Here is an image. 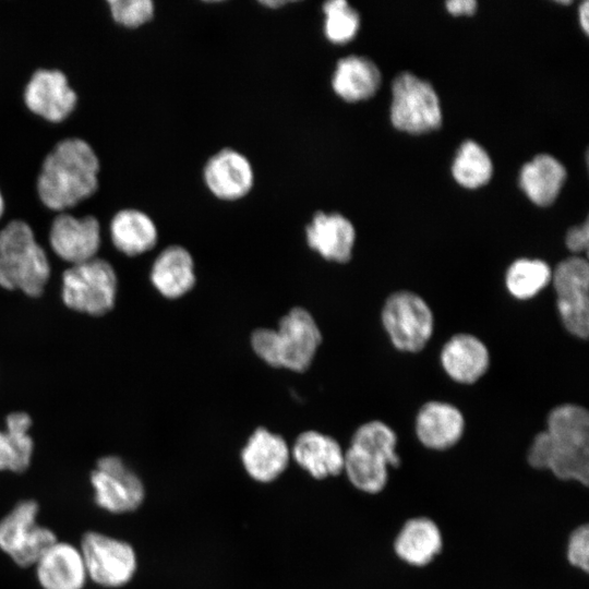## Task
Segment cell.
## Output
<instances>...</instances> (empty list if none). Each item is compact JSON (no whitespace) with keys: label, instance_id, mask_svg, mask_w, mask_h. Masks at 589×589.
Instances as JSON below:
<instances>
[{"label":"cell","instance_id":"cell-1","mask_svg":"<svg viewBox=\"0 0 589 589\" xmlns=\"http://www.w3.org/2000/svg\"><path fill=\"white\" fill-rule=\"evenodd\" d=\"M100 161L79 136L57 141L43 157L35 181L37 196L51 213L70 212L98 190Z\"/></svg>","mask_w":589,"mask_h":589},{"label":"cell","instance_id":"cell-2","mask_svg":"<svg viewBox=\"0 0 589 589\" xmlns=\"http://www.w3.org/2000/svg\"><path fill=\"white\" fill-rule=\"evenodd\" d=\"M534 469L550 470L556 478L589 482V413L575 404L553 408L546 419V430L538 433L527 454Z\"/></svg>","mask_w":589,"mask_h":589},{"label":"cell","instance_id":"cell-3","mask_svg":"<svg viewBox=\"0 0 589 589\" xmlns=\"http://www.w3.org/2000/svg\"><path fill=\"white\" fill-rule=\"evenodd\" d=\"M50 273L49 257L33 226L24 218L9 219L0 228V287L36 298Z\"/></svg>","mask_w":589,"mask_h":589},{"label":"cell","instance_id":"cell-4","mask_svg":"<svg viewBox=\"0 0 589 589\" xmlns=\"http://www.w3.org/2000/svg\"><path fill=\"white\" fill-rule=\"evenodd\" d=\"M322 342V334L312 314L301 308L290 309L276 329L257 328L250 337L254 353L273 368L293 372L308 370Z\"/></svg>","mask_w":589,"mask_h":589},{"label":"cell","instance_id":"cell-5","mask_svg":"<svg viewBox=\"0 0 589 589\" xmlns=\"http://www.w3.org/2000/svg\"><path fill=\"white\" fill-rule=\"evenodd\" d=\"M118 277L111 263L99 256L69 265L61 277V299L71 310L101 316L116 304Z\"/></svg>","mask_w":589,"mask_h":589},{"label":"cell","instance_id":"cell-6","mask_svg":"<svg viewBox=\"0 0 589 589\" xmlns=\"http://www.w3.org/2000/svg\"><path fill=\"white\" fill-rule=\"evenodd\" d=\"M39 513L36 500L23 498L0 518V552L21 568L33 567L58 540L51 528L38 521Z\"/></svg>","mask_w":589,"mask_h":589},{"label":"cell","instance_id":"cell-7","mask_svg":"<svg viewBox=\"0 0 589 589\" xmlns=\"http://www.w3.org/2000/svg\"><path fill=\"white\" fill-rule=\"evenodd\" d=\"M88 581L104 589H119L134 578L139 562L127 540L99 530L85 531L79 542Z\"/></svg>","mask_w":589,"mask_h":589},{"label":"cell","instance_id":"cell-8","mask_svg":"<svg viewBox=\"0 0 589 589\" xmlns=\"http://www.w3.org/2000/svg\"><path fill=\"white\" fill-rule=\"evenodd\" d=\"M88 482L94 504L107 514L132 513L145 500L142 479L118 455L101 456L91 470Z\"/></svg>","mask_w":589,"mask_h":589},{"label":"cell","instance_id":"cell-9","mask_svg":"<svg viewBox=\"0 0 589 589\" xmlns=\"http://www.w3.org/2000/svg\"><path fill=\"white\" fill-rule=\"evenodd\" d=\"M392 94L390 120L397 129L419 134L441 125L440 100L429 82L402 72L394 79Z\"/></svg>","mask_w":589,"mask_h":589},{"label":"cell","instance_id":"cell-10","mask_svg":"<svg viewBox=\"0 0 589 589\" xmlns=\"http://www.w3.org/2000/svg\"><path fill=\"white\" fill-rule=\"evenodd\" d=\"M382 323L396 349L418 352L432 336L434 318L430 306L419 294L400 290L386 299Z\"/></svg>","mask_w":589,"mask_h":589},{"label":"cell","instance_id":"cell-11","mask_svg":"<svg viewBox=\"0 0 589 589\" xmlns=\"http://www.w3.org/2000/svg\"><path fill=\"white\" fill-rule=\"evenodd\" d=\"M47 240L60 260L69 265L83 263L98 256L103 226L94 214L55 213L49 221Z\"/></svg>","mask_w":589,"mask_h":589},{"label":"cell","instance_id":"cell-12","mask_svg":"<svg viewBox=\"0 0 589 589\" xmlns=\"http://www.w3.org/2000/svg\"><path fill=\"white\" fill-rule=\"evenodd\" d=\"M556 304L565 328L586 339L589 333V266L586 259L570 256L552 273Z\"/></svg>","mask_w":589,"mask_h":589},{"label":"cell","instance_id":"cell-13","mask_svg":"<svg viewBox=\"0 0 589 589\" xmlns=\"http://www.w3.org/2000/svg\"><path fill=\"white\" fill-rule=\"evenodd\" d=\"M22 100L35 117L56 124L75 110L79 96L68 75L58 68H37L26 80Z\"/></svg>","mask_w":589,"mask_h":589},{"label":"cell","instance_id":"cell-14","mask_svg":"<svg viewBox=\"0 0 589 589\" xmlns=\"http://www.w3.org/2000/svg\"><path fill=\"white\" fill-rule=\"evenodd\" d=\"M40 589H85L88 577L79 544L57 540L32 567Z\"/></svg>","mask_w":589,"mask_h":589},{"label":"cell","instance_id":"cell-15","mask_svg":"<svg viewBox=\"0 0 589 589\" xmlns=\"http://www.w3.org/2000/svg\"><path fill=\"white\" fill-rule=\"evenodd\" d=\"M203 179L215 197L232 202L250 193L254 184V171L242 153L233 148H221L207 159Z\"/></svg>","mask_w":589,"mask_h":589},{"label":"cell","instance_id":"cell-16","mask_svg":"<svg viewBox=\"0 0 589 589\" xmlns=\"http://www.w3.org/2000/svg\"><path fill=\"white\" fill-rule=\"evenodd\" d=\"M305 240L324 260L347 263L352 255L356 230L339 213L316 212L305 227Z\"/></svg>","mask_w":589,"mask_h":589},{"label":"cell","instance_id":"cell-17","mask_svg":"<svg viewBox=\"0 0 589 589\" xmlns=\"http://www.w3.org/2000/svg\"><path fill=\"white\" fill-rule=\"evenodd\" d=\"M290 449L285 438L266 428H257L241 450V461L248 474L259 482H271L287 468Z\"/></svg>","mask_w":589,"mask_h":589},{"label":"cell","instance_id":"cell-18","mask_svg":"<svg viewBox=\"0 0 589 589\" xmlns=\"http://www.w3.org/2000/svg\"><path fill=\"white\" fill-rule=\"evenodd\" d=\"M108 236L118 252L133 257L155 248L158 229L145 211L127 206L118 208L109 218Z\"/></svg>","mask_w":589,"mask_h":589},{"label":"cell","instance_id":"cell-19","mask_svg":"<svg viewBox=\"0 0 589 589\" xmlns=\"http://www.w3.org/2000/svg\"><path fill=\"white\" fill-rule=\"evenodd\" d=\"M464 416L455 406L442 401L424 404L416 418V434L420 443L435 450L454 446L462 436Z\"/></svg>","mask_w":589,"mask_h":589},{"label":"cell","instance_id":"cell-20","mask_svg":"<svg viewBox=\"0 0 589 589\" xmlns=\"http://www.w3.org/2000/svg\"><path fill=\"white\" fill-rule=\"evenodd\" d=\"M149 280L159 294L178 299L195 285V266L191 253L179 244L165 248L154 260Z\"/></svg>","mask_w":589,"mask_h":589},{"label":"cell","instance_id":"cell-21","mask_svg":"<svg viewBox=\"0 0 589 589\" xmlns=\"http://www.w3.org/2000/svg\"><path fill=\"white\" fill-rule=\"evenodd\" d=\"M294 461L313 478L322 480L344 471L345 452L332 436L317 431L301 433L291 450Z\"/></svg>","mask_w":589,"mask_h":589},{"label":"cell","instance_id":"cell-22","mask_svg":"<svg viewBox=\"0 0 589 589\" xmlns=\"http://www.w3.org/2000/svg\"><path fill=\"white\" fill-rule=\"evenodd\" d=\"M441 362L450 378L471 384L486 372L490 354L486 346L476 336L457 334L444 345Z\"/></svg>","mask_w":589,"mask_h":589},{"label":"cell","instance_id":"cell-23","mask_svg":"<svg viewBox=\"0 0 589 589\" xmlns=\"http://www.w3.org/2000/svg\"><path fill=\"white\" fill-rule=\"evenodd\" d=\"M381 80L378 67L370 58L350 55L337 61L332 88L344 100L356 103L372 97Z\"/></svg>","mask_w":589,"mask_h":589},{"label":"cell","instance_id":"cell-24","mask_svg":"<svg viewBox=\"0 0 589 589\" xmlns=\"http://www.w3.org/2000/svg\"><path fill=\"white\" fill-rule=\"evenodd\" d=\"M442 545L437 525L426 517H416L404 524L395 539L394 550L405 563L421 567L434 560Z\"/></svg>","mask_w":589,"mask_h":589},{"label":"cell","instance_id":"cell-25","mask_svg":"<svg viewBox=\"0 0 589 589\" xmlns=\"http://www.w3.org/2000/svg\"><path fill=\"white\" fill-rule=\"evenodd\" d=\"M31 428L32 418L24 411L5 417L4 426H0V472L21 474L28 470L35 447Z\"/></svg>","mask_w":589,"mask_h":589},{"label":"cell","instance_id":"cell-26","mask_svg":"<svg viewBox=\"0 0 589 589\" xmlns=\"http://www.w3.org/2000/svg\"><path fill=\"white\" fill-rule=\"evenodd\" d=\"M565 178L562 163L549 154H540L522 166L519 184L533 203L548 206L558 195Z\"/></svg>","mask_w":589,"mask_h":589},{"label":"cell","instance_id":"cell-27","mask_svg":"<svg viewBox=\"0 0 589 589\" xmlns=\"http://www.w3.org/2000/svg\"><path fill=\"white\" fill-rule=\"evenodd\" d=\"M389 466L378 457L349 446L345 452L344 471L358 490L375 494L381 492L388 480Z\"/></svg>","mask_w":589,"mask_h":589},{"label":"cell","instance_id":"cell-28","mask_svg":"<svg viewBox=\"0 0 589 589\" xmlns=\"http://www.w3.org/2000/svg\"><path fill=\"white\" fill-rule=\"evenodd\" d=\"M553 271L538 259H518L507 268L505 285L509 293L520 300L537 296L552 280Z\"/></svg>","mask_w":589,"mask_h":589},{"label":"cell","instance_id":"cell-29","mask_svg":"<svg viewBox=\"0 0 589 589\" xmlns=\"http://www.w3.org/2000/svg\"><path fill=\"white\" fill-rule=\"evenodd\" d=\"M493 171L491 158L477 142L465 141L452 166V172L458 183L466 188H478L485 184Z\"/></svg>","mask_w":589,"mask_h":589},{"label":"cell","instance_id":"cell-30","mask_svg":"<svg viewBox=\"0 0 589 589\" xmlns=\"http://www.w3.org/2000/svg\"><path fill=\"white\" fill-rule=\"evenodd\" d=\"M350 446L378 457L389 467L400 464L396 452L397 435L382 421L373 420L360 425L352 435Z\"/></svg>","mask_w":589,"mask_h":589},{"label":"cell","instance_id":"cell-31","mask_svg":"<svg viewBox=\"0 0 589 589\" xmlns=\"http://www.w3.org/2000/svg\"><path fill=\"white\" fill-rule=\"evenodd\" d=\"M323 31L333 44H346L357 34L360 26L359 13L346 0H330L322 7Z\"/></svg>","mask_w":589,"mask_h":589},{"label":"cell","instance_id":"cell-32","mask_svg":"<svg viewBox=\"0 0 589 589\" xmlns=\"http://www.w3.org/2000/svg\"><path fill=\"white\" fill-rule=\"evenodd\" d=\"M111 21L121 28L136 31L155 17L153 0H106Z\"/></svg>","mask_w":589,"mask_h":589},{"label":"cell","instance_id":"cell-33","mask_svg":"<svg viewBox=\"0 0 589 589\" xmlns=\"http://www.w3.org/2000/svg\"><path fill=\"white\" fill-rule=\"evenodd\" d=\"M566 557L570 565L588 573L589 570V527H577L569 536Z\"/></svg>","mask_w":589,"mask_h":589},{"label":"cell","instance_id":"cell-34","mask_svg":"<svg viewBox=\"0 0 589 589\" xmlns=\"http://www.w3.org/2000/svg\"><path fill=\"white\" fill-rule=\"evenodd\" d=\"M589 241V226L586 220L584 224L572 227L565 237V243L568 250L575 253H581L587 250Z\"/></svg>","mask_w":589,"mask_h":589},{"label":"cell","instance_id":"cell-35","mask_svg":"<svg viewBox=\"0 0 589 589\" xmlns=\"http://www.w3.org/2000/svg\"><path fill=\"white\" fill-rule=\"evenodd\" d=\"M447 10L455 15L472 14L477 9L476 0L446 1Z\"/></svg>","mask_w":589,"mask_h":589},{"label":"cell","instance_id":"cell-36","mask_svg":"<svg viewBox=\"0 0 589 589\" xmlns=\"http://www.w3.org/2000/svg\"><path fill=\"white\" fill-rule=\"evenodd\" d=\"M579 22L586 33L589 31V2L585 0L579 7Z\"/></svg>","mask_w":589,"mask_h":589},{"label":"cell","instance_id":"cell-37","mask_svg":"<svg viewBox=\"0 0 589 589\" xmlns=\"http://www.w3.org/2000/svg\"><path fill=\"white\" fill-rule=\"evenodd\" d=\"M7 214V202L4 194L0 188V223L5 217Z\"/></svg>","mask_w":589,"mask_h":589},{"label":"cell","instance_id":"cell-38","mask_svg":"<svg viewBox=\"0 0 589 589\" xmlns=\"http://www.w3.org/2000/svg\"><path fill=\"white\" fill-rule=\"evenodd\" d=\"M261 3L271 9H274V8L276 9L280 5H285L288 2L287 1H262Z\"/></svg>","mask_w":589,"mask_h":589}]
</instances>
